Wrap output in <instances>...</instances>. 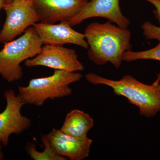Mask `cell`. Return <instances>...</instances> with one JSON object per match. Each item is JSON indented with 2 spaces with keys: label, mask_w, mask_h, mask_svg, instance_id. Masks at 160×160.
<instances>
[{
  "label": "cell",
  "mask_w": 160,
  "mask_h": 160,
  "mask_svg": "<svg viewBox=\"0 0 160 160\" xmlns=\"http://www.w3.org/2000/svg\"><path fill=\"white\" fill-rule=\"evenodd\" d=\"M84 33L89 46L88 58L98 66L110 63L116 69H119L123 54L132 49L131 32L109 21L90 23Z\"/></svg>",
  "instance_id": "obj_1"
},
{
  "label": "cell",
  "mask_w": 160,
  "mask_h": 160,
  "mask_svg": "<svg viewBox=\"0 0 160 160\" xmlns=\"http://www.w3.org/2000/svg\"><path fill=\"white\" fill-rule=\"evenodd\" d=\"M85 78L92 85L109 86L115 94L126 98L129 103L137 106L141 116L153 117L160 112V89L158 86L144 84L130 75L113 80L90 72Z\"/></svg>",
  "instance_id": "obj_2"
},
{
  "label": "cell",
  "mask_w": 160,
  "mask_h": 160,
  "mask_svg": "<svg viewBox=\"0 0 160 160\" xmlns=\"http://www.w3.org/2000/svg\"><path fill=\"white\" fill-rule=\"evenodd\" d=\"M43 45L33 26L18 38L5 43L0 51V76L9 83L21 79V63L38 54Z\"/></svg>",
  "instance_id": "obj_3"
},
{
  "label": "cell",
  "mask_w": 160,
  "mask_h": 160,
  "mask_svg": "<svg viewBox=\"0 0 160 160\" xmlns=\"http://www.w3.org/2000/svg\"><path fill=\"white\" fill-rule=\"evenodd\" d=\"M82 77L79 72L55 70L51 76L32 79L28 86H19L18 94L25 105L41 106L49 99L70 95L72 90L69 85L80 81Z\"/></svg>",
  "instance_id": "obj_4"
},
{
  "label": "cell",
  "mask_w": 160,
  "mask_h": 160,
  "mask_svg": "<svg viewBox=\"0 0 160 160\" xmlns=\"http://www.w3.org/2000/svg\"><path fill=\"white\" fill-rule=\"evenodd\" d=\"M2 9L6 17L0 32V43L11 42L29 27L40 22L32 0H12L5 3Z\"/></svg>",
  "instance_id": "obj_5"
},
{
  "label": "cell",
  "mask_w": 160,
  "mask_h": 160,
  "mask_svg": "<svg viewBox=\"0 0 160 160\" xmlns=\"http://www.w3.org/2000/svg\"><path fill=\"white\" fill-rule=\"evenodd\" d=\"M24 65L27 67L45 66L55 70L72 72L84 69L75 50L53 45L43 46L40 53L34 58L26 60Z\"/></svg>",
  "instance_id": "obj_6"
},
{
  "label": "cell",
  "mask_w": 160,
  "mask_h": 160,
  "mask_svg": "<svg viewBox=\"0 0 160 160\" xmlns=\"http://www.w3.org/2000/svg\"><path fill=\"white\" fill-rule=\"evenodd\" d=\"M4 97L6 105L0 113V141L3 146H6L9 144L10 135L21 134L29 129L31 121L21 113V109L25 104L14 90H6Z\"/></svg>",
  "instance_id": "obj_7"
},
{
  "label": "cell",
  "mask_w": 160,
  "mask_h": 160,
  "mask_svg": "<svg viewBox=\"0 0 160 160\" xmlns=\"http://www.w3.org/2000/svg\"><path fill=\"white\" fill-rule=\"evenodd\" d=\"M32 26L43 45L73 44L85 49L89 47L85 33L72 29L68 21H62L58 24L39 22Z\"/></svg>",
  "instance_id": "obj_8"
},
{
  "label": "cell",
  "mask_w": 160,
  "mask_h": 160,
  "mask_svg": "<svg viewBox=\"0 0 160 160\" xmlns=\"http://www.w3.org/2000/svg\"><path fill=\"white\" fill-rule=\"evenodd\" d=\"M89 0H32L41 22L69 21L82 10Z\"/></svg>",
  "instance_id": "obj_9"
},
{
  "label": "cell",
  "mask_w": 160,
  "mask_h": 160,
  "mask_svg": "<svg viewBox=\"0 0 160 160\" xmlns=\"http://www.w3.org/2000/svg\"><path fill=\"white\" fill-rule=\"evenodd\" d=\"M107 19L122 28L128 29L130 22L123 14L120 6V0H90L81 12L68 21L72 27L85 20L92 18Z\"/></svg>",
  "instance_id": "obj_10"
},
{
  "label": "cell",
  "mask_w": 160,
  "mask_h": 160,
  "mask_svg": "<svg viewBox=\"0 0 160 160\" xmlns=\"http://www.w3.org/2000/svg\"><path fill=\"white\" fill-rule=\"evenodd\" d=\"M57 153L71 160H82L89 156L92 140L87 137L78 138L52 129L46 135Z\"/></svg>",
  "instance_id": "obj_11"
},
{
  "label": "cell",
  "mask_w": 160,
  "mask_h": 160,
  "mask_svg": "<svg viewBox=\"0 0 160 160\" xmlns=\"http://www.w3.org/2000/svg\"><path fill=\"white\" fill-rule=\"evenodd\" d=\"M94 120L89 114L78 109L67 113L60 130L78 138L87 137L89 130L94 126Z\"/></svg>",
  "instance_id": "obj_12"
},
{
  "label": "cell",
  "mask_w": 160,
  "mask_h": 160,
  "mask_svg": "<svg viewBox=\"0 0 160 160\" xmlns=\"http://www.w3.org/2000/svg\"><path fill=\"white\" fill-rule=\"evenodd\" d=\"M157 46L152 49L142 51H126L123 54V61L132 62L140 60H153L160 61V39ZM160 82V73L152 85L157 86Z\"/></svg>",
  "instance_id": "obj_13"
},
{
  "label": "cell",
  "mask_w": 160,
  "mask_h": 160,
  "mask_svg": "<svg viewBox=\"0 0 160 160\" xmlns=\"http://www.w3.org/2000/svg\"><path fill=\"white\" fill-rule=\"evenodd\" d=\"M44 149L38 152L34 147H30L28 153L30 157L34 160H66L67 159L58 154L53 148L47 137L43 138Z\"/></svg>",
  "instance_id": "obj_14"
},
{
  "label": "cell",
  "mask_w": 160,
  "mask_h": 160,
  "mask_svg": "<svg viewBox=\"0 0 160 160\" xmlns=\"http://www.w3.org/2000/svg\"><path fill=\"white\" fill-rule=\"evenodd\" d=\"M151 3L155 8L153 13L160 24V0H144ZM143 35L147 39H160V27L149 22H145L142 26Z\"/></svg>",
  "instance_id": "obj_15"
},
{
  "label": "cell",
  "mask_w": 160,
  "mask_h": 160,
  "mask_svg": "<svg viewBox=\"0 0 160 160\" xmlns=\"http://www.w3.org/2000/svg\"><path fill=\"white\" fill-rule=\"evenodd\" d=\"M2 142L0 141V160H3L4 159V154H3L2 151Z\"/></svg>",
  "instance_id": "obj_16"
},
{
  "label": "cell",
  "mask_w": 160,
  "mask_h": 160,
  "mask_svg": "<svg viewBox=\"0 0 160 160\" xmlns=\"http://www.w3.org/2000/svg\"><path fill=\"white\" fill-rule=\"evenodd\" d=\"M6 0H0V10L2 9L3 5L5 4Z\"/></svg>",
  "instance_id": "obj_17"
},
{
  "label": "cell",
  "mask_w": 160,
  "mask_h": 160,
  "mask_svg": "<svg viewBox=\"0 0 160 160\" xmlns=\"http://www.w3.org/2000/svg\"><path fill=\"white\" fill-rule=\"evenodd\" d=\"M12 0H6V2L5 3H9V2H11Z\"/></svg>",
  "instance_id": "obj_18"
},
{
  "label": "cell",
  "mask_w": 160,
  "mask_h": 160,
  "mask_svg": "<svg viewBox=\"0 0 160 160\" xmlns=\"http://www.w3.org/2000/svg\"><path fill=\"white\" fill-rule=\"evenodd\" d=\"M158 87H159V88L160 89V84H159L158 85Z\"/></svg>",
  "instance_id": "obj_19"
}]
</instances>
